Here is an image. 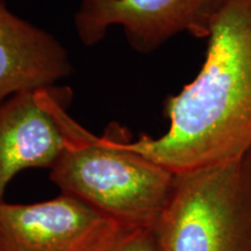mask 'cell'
<instances>
[{
    "mask_svg": "<svg viewBox=\"0 0 251 251\" xmlns=\"http://www.w3.org/2000/svg\"><path fill=\"white\" fill-rule=\"evenodd\" d=\"M113 251H157L152 230H131Z\"/></svg>",
    "mask_w": 251,
    "mask_h": 251,
    "instance_id": "8",
    "label": "cell"
},
{
    "mask_svg": "<svg viewBox=\"0 0 251 251\" xmlns=\"http://www.w3.org/2000/svg\"><path fill=\"white\" fill-rule=\"evenodd\" d=\"M71 72L64 46L0 0V103L19 92L55 86Z\"/></svg>",
    "mask_w": 251,
    "mask_h": 251,
    "instance_id": "7",
    "label": "cell"
},
{
    "mask_svg": "<svg viewBox=\"0 0 251 251\" xmlns=\"http://www.w3.org/2000/svg\"><path fill=\"white\" fill-rule=\"evenodd\" d=\"M152 234L157 251H251V151L175 174Z\"/></svg>",
    "mask_w": 251,
    "mask_h": 251,
    "instance_id": "3",
    "label": "cell"
},
{
    "mask_svg": "<svg viewBox=\"0 0 251 251\" xmlns=\"http://www.w3.org/2000/svg\"><path fill=\"white\" fill-rule=\"evenodd\" d=\"M135 230L78 198L0 202V251H113Z\"/></svg>",
    "mask_w": 251,
    "mask_h": 251,
    "instance_id": "4",
    "label": "cell"
},
{
    "mask_svg": "<svg viewBox=\"0 0 251 251\" xmlns=\"http://www.w3.org/2000/svg\"><path fill=\"white\" fill-rule=\"evenodd\" d=\"M207 39L198 76L165 100L168 131L127 142L172 174L251 151V0H228L213 19Z\"/></svg>",
    "mask_w": 251,
    "mask_h": 251,
    "instance_id": "1",
    "label": "cell"
},
{
    "mask_svg": "<svg viewBox=\"0 0 251 251\" xmlns=\"http://www.w3.org/2000/svg\"><path fill=\"white\" fill-rule=\"evenodd\" d=\"M228 0H79L75 28L85 46L100 42L108 29H124L141 54L155 51L172 37L208 36L216 13Z\"/></svg>",
    "mask_w": 251,
    "mask_h": 251,
    "instance_id": "5",
    "label": "cell"
},
{
    "mask_svg": "<svg viewBox=\"0 0 251 251\" xmlns=\"http://www.w3.org/2000/svg\"><path fill=\"white\" fill-rule=\"evenodd\" d=\"M68 146L50 169L61 193L78 198L133 229L152 230L170 196L175 174L128 148L130 136L109 126L102 136L64 113Z\"/></svg>",
    "mask_w": 251,
    "mask_h": 251,
    "instance_id": "2",
    "label": "cell"
},
{
    "mask_svg": "<svg viewBox=\"0 0 251 251\" xmlns=\"http://www.w3.org/2000/svg\"><path fill=\"white\" fill-rule=\"evenodd\" d=\"M71 92L52 86L19 92L0 103V202L28 169H51L68 146L64 125Z\"/></svg>",
    "mask_w": 251,
    "mask_h": 251,
    "instance_id": "6",
    "label": "cell"
}]
</instances>
